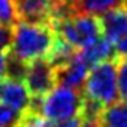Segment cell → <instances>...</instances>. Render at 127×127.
Here are the masks:
<instances>
[{"instance_id": "cell-1", "label": "cell", "mask_w": 127, "mask_h": 127, "mask_svg": "<svg viewBox=\"0 0 127 127\" xmlns=\"http://www.w3.org/2000/svg\"><path fill=\"white\" fill-rule=\"evenodd\" d=\"M56 40V33L50 23L16 22L12 27L9 54L23 64L47 58Z\"/></svg>"}, {"instance_id": "cell-2", "label": "cell", "mask_w": 127, "mask_h": 127, "mask_svg": "<svg viewBox=\"0 0 127 127\" xmlns=\"http://www.w3.org/2000/svg\"><path fill=\"white\" fill-rule=\"evenodd\" d=\"M82 104L84 96L79 93V90L56 85L43 96L33 98L28 112L40 115L51 123H64L71 118L81 116Z\"/></svg>"}, {"instance_id": "cell-3", "label": "cell", "mask_w": 127, "mask_h": 127, "mask_svg": "<svg viewBox=\"0 0 127 127\" xmlns=\"http://www.w3.org/2000/svg\"><path fill=\"white\" fill-rule=\"evenodd\" d=\"M54 33L74 50H81L101 37L99 16L87 12H70L51 23Z\"/></svg>"}, {"instance_id": "cell-4", "label": "cell", "mask_w": 127, "mask_h": 127, "mask_svg": "<svg viewBox=\"0 0 127 127\" xmlns=\"http://www.w3.org/2000/svg\"><path fill=\"white\" fill-rule=\"evenodd\" d=\"M84 96L87 101L104 107L119 99L116 82V58L99 62L88 70L84 82Z\"/></svg>"}, {"instance_id": "cell-5", "label": "cell", "mask_w": 127, "mask_h": 127, "mask_svg": "<svg viewBox=\"0 0 127 127\" xmlns=\"http://www.w3.org/2000/svg\"><path fill=\"white\" fill-rule=\"evenodd\" d=\"M23 84L33 98H40L56 87V71L47 58L34 59L25 65Z\"/></svg>"}, {"instance_id": "cell-6", "label": "cell", "mask_w": 127, "mask_h": 127, "mask_svg": "<svg viewBox=\"0 0 127 127\" xmlns=\"http://www.w3.org/2000/svg\"><path fill=\"white\" fill-rule=\"evenodd\" d=\"M31 96L30 90L20 79H12V78H5L0 79V102L5 104L6 107L16 110L17 113H25L30 110Z\"/></svg>"}, {"instance_id": "cell-7", "label": "cell", "mask_w": 127, "mask_h": 127, "mask_svg": "<svg viewBox=\"0 0 127 127\" xmlns=\"http://www.w3.org/2000/svg\"><path fill=\"white\" fill-rule=\"evenodd\" d=\"M58 0H17L14 3L17 22L50 23Z\"/></svg>"}, {"instance_id": "cell-8", "label": "cell", "mask_w": 127, "mask_h": 127, "mask_svg": "<svg viewBox=\"0 0 127 127\" xmlns=\"http://www.w3.org/2000/svg\"><path fill=\"white\" fill-rule=\"evenodd\" d=\"M88 70L90 68L87 67V64L79 58L78 53H76L73 56V59H70L67 64L54 68L56 85L68 87V88H73V90H79L85 82Z\"/></svg>"}, {"instance_id": "cell-9", "label": "cell", "mask_w": 127, "mask_h": 127, "mask_svg": "<svg viewBox=\"0 0 127 127\" xmlns=\"http://www.w3.org/2000/svg\"><path fill=\"white\" fill-rule=\"evenodd\" d=\"M101 23V36L110 43H115L127 34V9L123 5L99 16Z\"/></svg>"}, {"instance_id": "cell-10", "label": "cell", "mask_w": 127, "mask_h": 127, "mask_svg": "<svg viewBox=\"0 0 127 127\" xmlns=\"http://www.w3.org/2000/svg\"><path fill=\"white\" fill-rule=\"evenodd\" d=\"M78 56L87 64L88 68H92L93 65H96L99 62H104L107 59H115L116 54H115V47L113 43H110L109 40H105L102 36L96 39L93 43L87 45L81 50H76Z\"/></svg>"}, {"instance_id": "cell-11", "label": "cell", "mask_w": 127, "mask_h": 127, "mask_svg": "<svg viewBox=\"0 0 127 127\" xmlns=\"http://www.w3.org/2000/svg\"><path fill=\"white\" fill-rule=\"evenodd\" d=\"M96 123L99 127H127V102L118 99L104 107Z\"/></svg>"}, {"instance_id": "cell-12", "label": "cell", "mask_w": 127, "mask_h": 127, "mask_svg": "<svg viewBox=\"0 0 127 127\" xmlns=\"http://www.w3.org/2000/svg\"><path fill=\"white\" fill-rule=\"evenodd\" d=\"M123 3V0H78L71 5L74 12H87L93 16H101L109 9H113Z\"/></svg>"}, {"instance_id": "cell-13", "label": "cell", "mask_w": 127, "mask_h": 127, "mask_svg": "<svg viewBox=\"0 0 127 127\" xmlns=\"http://www.w3.org/2000/svg\"><path fill=\"white\" fill-rule=\"evenodd\" d=\"M116 82L119 99L127 102V58H116Z\"/></svg>"}, {"instance_id": "cell-14", "label": "cell", "mask_w": 127, "mask_h": 127, "mask_svg": "<svg viewBox=\"0 0 127 127\" xmlns=\"http://www.w3.org/2000/svg\"><path fill=\"white\" fill-rule=\"evenodd\" d=\"M17 22L16 6L12 0H0V25H9L14 27Z\"/></svg>"}, {"instance_id": "cell-15", "label": "cell", "mask_w": 127, "mask_h": 127, "mask_svg": "<svg viewBox=\"0 0 127 127\" xmlns=\"http://www.w3.org/2000/svg\"><path fill=\"white\" fill-rule=\"evenodd\" d=\"M17 127H56V123L47 121L45 118H42L40 115H36L33 112H25Z\"/></svg>"}, {"instance_id": "cell-16", "label": "cell", "mask_w": 127, "mask_h": 127, "mask_svg": "<svg viewBox=\"0 0 127 127\" xmlns=\"http://www.w3.org/2000/svg\"><path fill=\"white\" fill-rule=\"evenodd\" d=\"M22 115L0 102V127H17Z\"/></svg>"}, {"instance_id": "cell-17", "label": "cell", "mask_w": 127, "mask_h": 127, "mask_svg": "<svg viewBox=\"0 0 127 127\" xmlns=\"http://www.w3.org/2000/svg\"><path fill=\"white\" fill-rule=\"evenodd\" d=\"M12 42V27L0 25V51L8 53Z\"/></svg>"}, {"instance_id": "cell-18", "label": "cell", "mask_w": 127, "mask_h": 127, "mask_svg": "<svg viewBox=\"0 0 127 127\" xmlns=\"http://www.w3.org/2000/svg\"><path fill=\"white\" fill-rule=\"evenodd\" d=\"M113 47H115L116 58H127V34H124Z\"/></svg>"}, {"instance_id": "cell-19", "label": "cell", "mask_w": 127, "mask_h": 127, "mask_svg": "<svg viewBox=\"0 0 127 127\" xmlns=\"http://www.w3.org/2000/svg\"><path fill=\"white\" fill-rule=\"evenodd\" d=\"M6 62H8V53L0 51V79L6 76Z\"/></svg>"}, {"instance_id": "cell-20", "label": "cell", "mask_w": 127, "mask_h": 127, "mask_svg": "<svg viewBox=\"0 0 127 127\" xmlns=\"http://www.w3.org/2000/svg\"><path fill=\"white\" fill-rule=\"evenodd\" d=\"M81 127H99L98 123H93V121H82Z\"/></svg>"}, {"instance_id": "cell-21", "label": "cell", "mask_w": 127, "mask_h": 127, "mask_svg": "<svg viewBox=\"0 0 127 127\" xmlns=\"http://www.w3.org/2000/svg\"><path fill=\"white\" fill-rule=\"evenodd\" d=\"M67 2H68V3H70V6H71V5H73V3H76V2H78V0H67Z\"/></svg>"}, {"instance_id": "cell-22", "label": "cell", "mask_w": 127, "mask_h": 127, "mask_svg": "<svg viewBox=\"0 0 127 127\" xmlns=\"http://www.w3.org/2000/svg\"><path fill=\"white\" fill-rule=\"evenodd\" d=\"M121 5H123V6H124V8L127 9V0H123V3H121Z\"/></svg>"}, {"instance_id": "cell-23", "label": "cell", "mask_w": 127, "mask_h": 127, "mask_svg": "<svg viewBox=\"0 0 127 127\" xmlns=\"http://www.w3.org/2000/svg\"><path fill=\"white\" fill-rule=\"evenodd\" d=\"M12 2H14V3H16V2H17V0H12Z\"/></svg>"}]
</instances>
